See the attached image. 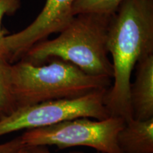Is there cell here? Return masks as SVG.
Segmentation results:
<instances>
[{
  "instance_id": "52a82bcc",
  "label": "cell",
  "mask_w": 153,
  "mask_h": 153,
  "mask_svg": "<svg viewBox=\"0 0 153 153\" xmlns=\"http://www.w3.org/2000/svg\"><path fill=\"white\" fill-rule=\"evenodd\" d=\"M135 82L131 85L133 118L145 120L153 118V54L137 65Z\"/></svg>"
},
{
  "instance_id": "4fadbf2b",
  "label": "cell",
  "mask_w": 153,
  "mask_h": 153,
  "mask_svg": "<svg viewBox=\"0 0 153 153\" xmlns=\"http://www.w3.org/2000/svg\"><path fill=\"white\" fill-rule=\"evenodd\" d=\"M29 153H52L47 146L26 147ZM97 153H102L98 152Z\"/></svg>"
},
{
  "instance_id": "7a4b0ae2",
  "label": "cell",
  "mask_w": 153,
  "mask_h": 153,
  "mask_svg": "<svg viewBox=\"0 0 153 153\" xmlns=\"http://www.w3.org/2000/svg\"><path fill=\"white\" fill-rule=\"evenodd\" d=\"M113 15H76L57 38L36 44L22 60L39 65L55 57L72 63L89 75L113 79V65L107 49Z\"/></svg>"
},
{
  "instance_id": "5bb4252c",
  "label": "cell",
  "mask_w": 153,
  "mask_h": 153,
  "mask_svg": "<svg viewBox=\"0 0 153 153\" xmlns=\"http://www.w3.org/2000/svg\"><path fill=\"white\" fill-rule=\"evenodd\" d=\"M17 153H29V152H28L27 148H26V146H24L19 150V152Z\"/></svg>"
},
{
  "instance_id": "8992f818",
  "label": "cell",
  "mask_w": 153,
  "mask_h": 153,
  "mask_svg": "<svg viewBox=\"0 0 153 153\" xmlns=\"http://www.w3.org/2000/svg\"><path fill=\"white\" fill-rule=\"evenodd\" d=\"M75 0H46L41 12L26 28L5 36L3 40L4 59L9 64L22 58L36 44L53 33L60 32L71 22Z\"/></svg>"
},
{
  "instance_id": "3957f363",
  "label": "cell",
  "mask_w": 153,
  "mask_h": 153,
  "mask_svg": "<svg viewBox=\"0 0 153 153\" xmlns=\"http://www.w3.org/2000/svg\"><path fill=\"white\" fill-rule=\"evenodd\" d=\"M10 83L17 108L108 90L112 79L89 75L74 65L60 59L45 65L21 60L10 65Z\"/></svg>"
},
{
  "instance_id": "9c48e42d",
  "label": "cell",
  "mask_w": 153,
  "mask_h": 153,
  "mask_svg": "<svg viewBox=\"0 0 153 153\" xmlns=\"http://www.w3.org/2000/svg\"><path fill=\"white\" fill-rule=\"evenodd\" d=\"M126 0H75L72 6L73 16L80 14L113 15Z\"/></svg>"
},
{
  "instance_id": "277c9868",
  "label": "cell",
  "mask_w": 153,
  "mask_h": 153,
  "mask_svg": "<svg viewBox=\"0 0 153 153\" xmlns=\"http://www.w3.org/2000/svg\"><path fill=\"white\" fill-rule=\"evenodd\" d=\"M126 121L120 117L91 120L81 117L54 125L26 130L21 135L24 146L55 145L59 149L85 146L102 153H122L118 135Z\"/></svg>"
},
{
  "instance_id": "7c38bea8",
  "label": "cell",
  "mask_w": 153,
  "mask_h": 153,
  "mask_svg": "<svg viewBox=\"0 0 153 153\" xmlns=\"http://www.w3.org/2000/svg\"><path fill=\"white\" fill-rule=\"evenodd\" d=\"M24 146L21 137H15L6 143H0V153H17Z\"/></svg>"
},
{
  "instance_id": "5b68a950",
  "label": "cell",
  "mask_w": 153,
  "mask_h": 153,
  "mask_svg": "<svg viewBox=\"0 0 153 153\" xmlns=\"http://www.w3.org/2000/svg\"><path fill=\"white\" fill-rule=\"evenodd\" d=\"M108 91L101 90L78 98L48 101L19 107L0 118V137L22 130L46 127L76 118L106 119L111 116L104 103Z\"/></svg>"
},
{
  "instance_id": "30bf717a",
  "label": "cell",
  "mask_w": 153,
  "mask_h": 153,
  "mask_svg": "<svg viewBox=\"0 0 153 153\" xmlns=\"http://www.w3.org/2000/svg\"><path fill=\"white\" fill-rule=\"evenodd\" d=\"M10 65L0 57V118L16 109L11 89Z\"/></svg>"
},
{
  "instance_id": "8fae6325",
  "label": "cell",
  "mask_w": 153,
  "mask_h": 153,
  "mask_svg": "<svg viewBox=\"0 0 153 153\" xmlns=\"http://www.w3.org/2000/svg\"><path fill=\"white\" fill-rule=\"evenodd\" d=\"M20 5L21 0H0V57L4 60L3 40L5 36L1 30V22L4 15L13 14L18 10Z\"/></svg>"
},
{
  "instance_id": "ba28073f",
  "label": "cell",
  "mask_w": 153,
  "mask_h": 153,
  "mask_svg": "<svg viewBox=\"0 0 153 153\" xmlns=\"http://www.w3.org/2000/svg\"><path fill=\"white\" fill-rule=\"evenodd\" d=\"M117 140L122 153H153V118L126 121Z\"/></svg>"
},
{
  "instance_id": "6da1fadb",
  "label": "cell",
  "mask_w": 153,
  "mask_h": 153,
  "mask_svg": "<svg viewBox=\"0 0 153 153\" xmlns=\"http://www.w3.org/2000/svg\"><path fill=\"white\" fill-rule=\"evenodd\" d=\"M113 81L104 103L111 116L133 118L131 79L140 60L153 54V0H126L113 15L107 39Z\"/></svg>"
}]
</instances>
